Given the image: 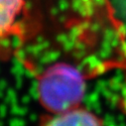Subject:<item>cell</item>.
Masks as SVG:
<instances>
[{
  "label": "cell",
  "instance_id": "obj_1",
  "mask_svg": "<svg viewBox=\"0 0 126 126\" xmlns=\"http://www.w3.org/2000/svg\"><path fill=\"white\" fill-rule=\"evenodd\" d=\"M38 97L50 113L64 112L82 105L86 80L77 67L60 62L47 68L38 79Z\"/></svg>",
  "mask_w": 126,
  "mask_h": 126
},
{
  "label": "cell",
  "instance_id": "obj_2",
  "mask_svg": "<svg viewBox=\"0 0 126 126\" xmlns=\"http://www.w3.org/2000/svg\"><path fill=\"white\" fill-rule=\"evenodd\" d=\"M40 126H103V123L95 113L80 105L64 112L50 113Z\"/></svg>",
  "mask_w": 126,
  "mask_h": 126
},
{
  "label": "cell",
  "instance_id": "obj_3",
  "mask_svg": "<svg viewBox=\"0 0 126 126\" xmlns=\"http://www.w3.org/2000/svg\"><path fill=\"white\" fill-rule=\"evenodd\" d=\"M24 4V0H0V38L13 31Z\"/></svg>",
  "mask_w": 126,
  "mask_h": 126
}]
</instances>
